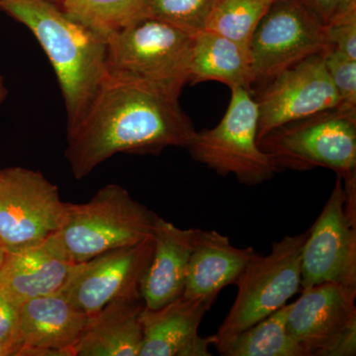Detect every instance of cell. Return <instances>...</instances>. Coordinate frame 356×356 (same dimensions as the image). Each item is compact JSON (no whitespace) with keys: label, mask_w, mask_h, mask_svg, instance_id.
<instances>
[{"label":"cell","mask_w":356,"mask_h":356,"mask_svg":"<svg viewBox=\"0 0 356 356\" xmlns=\"http://www.w3.org/2000/svg\"><path fill=\"white\" fill-rule=\"evenodd\" d=\"M178 98L145 79L109 72L83 117L67 129L65 156L74 178L119 153L187 149L196 130Z\"/></svg>","instance_id":"cell-1"},{"label":"cell","mask_w":356,"mask_h":356,"mask_svg":"<svg viewBox=\"0 0 356 356\" xmlns=\"http://www.w3.org/2000/svg\"><path fill=\"white\" fill-rule=\"evenodd\" d=\"M0 9L25 25L48 56L64 97L67 129L72 127L108 74L107 40L48 0H4Z\"/></svg>","instance_id":"cell-2"},{"label":"cell","mask_w":356,"mask_h":356,"mask_svg":"<svg viewBox=\"0 0 356 356\" xmlns=\"http://www.w3.org/2000/svg\"><path fill=\"white\" fill-rule=\"evenodd\" d=\"M158 215L124 187L108 184L86 203L65 202L62 225L47 240L70 264L153 238Z\"/></svg>","instance_id":"cell-3"},{"label":"cell","mask_w":356,"mask_h":356,"mask_svg":"<svg viewBox=\"0 0 356 356\" xmlns=\"http://www.w3.org/2000/svg\"><path fill=\"white\" fill-rule=\"evenodd\" d=\"M259 147L276 172L325 168L355 177L356 109L337 107L290 122L266 134Z\"/></svg>","instance_id":"cell-4"},{"label":"cell","mask_w":356,"mask_h":356,"mask_svg":"<svg viewBox=\"0 0 356 356\" xmlns=\"http://www.w3.org/2000/svg\"><path fill=\"white\" fill-rule=\"evenodd\" d=\"M308 231L273 243L270 252L250 259L236 281L238 294L214 336V344L245 331L286 305L301 287L302 250Z\"/></svg>","instance_id":"cell-5"},{"label":"cell","mask_w":356,"mask_h":356,"mask_svg":"<svg viewBox=\"0 0 356 356\" xmlns=\"http://www.w3.org/2000/svg\"><path fill=\"white\" fill-rule=\"evenodd\" d=\"M228 109L216 127L196 131L187 147L192 158L222 175L255 186L271 179L276 170L259 147V107L250 89H231Z\"/></svg>","instance_id":"cell-6"},{"label":"cell","mask_w":356,"mask_h":356,"mask_svg":"<svg viewBox=\"0 0 356 356\" xmlns=\"http://www.w3.org/2000/svg\"><path fill=\"white\" fill-rule=\"evenodd\" d=\"M193 35L143 17L107 39L109 72L139 77L179 96L189 83Z\"/></svg>","instance_id":"cell-7"},{"label":"cell","mask_w":356,"mask_h":356,"mask_svg":"<svg viewBox=\"0 0 356 356\" xmlns=\"http://www.w3.org/2000/svg\"><path fill=\"white\" fill-rule=\"evenodd\" d=\"M324 282L356 288V177L337 175L302 250L300 290Z\"/></svg>","instance_id":"cell-8"},{"label":"cell","mask_w":356,"mask_h":356,"mask_svg":"<svg viewBox=\"0 0 356 356\" xmlns=\"http://www.w3.org/2000/svg\"><path fill=\"white\" fill-rule=\"evenodd\" d=\"M65 211L58 187L43 173L20 166L0 172V243L7 254L46 242Z\"/></svg>","instance_id":"cell-9"},{"label":"cell","mask_w":356,"mask_h":356,"mask_svg":"<svg viewBox=\"0 0 356 356\" xmlns=\"http://www.w3.org/2000/svg\"><path fill=\"white\" fill-rule=\"evenodd\" d=\"M291 303L287 331L307 356L356 355V288L324 282Z\"/></svg>","instance_id":"cell-10"},{"label":"cell","mask_w":356,"mask_h":356,"mask_svg":"<svg viewBox=\"0 0 356 356\" xmlns=\"http://www.w3.org/2000/svg\"><path fill=\"white\" fill-rule=\"evenodd\" d=\"M325 24L300 0H274L250 44L254 83L327 48Z\"/></svg>","instance_id":"cell-11"},{"label":"cell","mask_w":356,"mask_h":356,"mask_svg":"<svg viewBox=\"0 0 356 356\" xmlns=\"http://www.w3.org/2000/svg\"><path fill=\"white\" fill-rule=\"evenodd\" d=\"M323 51L261 83L259 95L254 96L259 107V143L280 126L339 107L341 99L325 69Z\"/></svg>","instance_id":"cell-12"},{"label":"cell","mask_w":356,"mask_h":356,"mask_svg":"<svg viewBox=\"0 0 356 356\" xmlns=\"http://www.w3.org/2000/svg\"><path fill=\"white\" fill-rule=\"evenodd\" d=\"M153 250L154 240L151 238L74 264L60 292L89 320L114 300L142 298L140 285Z\"/></svg>","instance_id":"cell-13"},{"label":"cell","mask_w":356,"mask_h":356,"mask_svg":"<svg viewBox=\"0 0 356 356\" xmlns=\"http://www.w3.org/2000/svg\"><path fill=\"white\" fill-rule=\"evenodd\" d=\"M89 318L63 293L31 299L20 306L21 355L72 356Z\"/></svg>","instance_id":"cell-14"},{"label":"cell","mask_w":356,"mask_h":356,"mask_svg":"<svg viewBox=\"0 0 356 356\" xmlns=\"http://www.w3.org/2000/svg\"><path fill=\"white\" fill-rule=\"evenodd\" d=\"M211 304L184 295L170 303L142 312L144 341L140 356H210L214 336L202 337L199 327Z\"/></svg>","instance_id":"cell-15"},{"label":"cell","mask_w":356,"mask_h":356,"mask_svg":"<svg viewBox=\"0 0 356 356\" xmlns=\"http://www.w3.org/2000/svg\"><path fill=\"white\" fill-rule=\"evenodd\" d=\"M196 232L197 229L178 228L163 218L156 217L153 255L140 285L146 308L156 310L184 294Z\"/></svg>","instance_id":"cell-16"},{"label":"cell","mask_w":356,"mask_h":356,"mask_svg":"<svg viewBox=\"0 0 356 356\" xmlns=\"http://www.w3.org/2000/svg\"><path fill=\"white\" fill-rule=\"evenodd\" d=\"M257 252L252 247H235L228 236L214 229H197L182 295L213 305L225 287L236 284Z\"/></svg>","instance_id":"cell-17"},{"label":"cell","mask_w":356,"mask_h":356,"mask_svg":"<svg viewBox=\"0 0 356 356\" xmlns=\"http://www.w3.org/2000/svg\"><path fill=\"white\" fill-rule=\"evenodd\" d=\"M74 266L47 241L38 247L7 254L0 266V293L21 306L29 300L60 292Z\"/></svg>","instance_id":"cell-18"},{"label":"cell","mask_w":356,"mask_h":356,"mask_svg":"<svg viewBox=\"0 0 356 356\" xmlns=\"http://www.w3.org/2000/svg\"><path fill=\"white\" fill-rule=\"evenodd\" d=\"M142 298L114 300L89 320L72 356H140L144 341Z\"/></svg>","instance_id":"cell-19"},{"label":"cell","mask_w":356,"mask_h":356,"mask_svg":"<svg viewBox=\"0 0 356 356\" xmlns=\"http://www.w3.org/2000/svg\"><path fill=\"white\" fill-rule=\"evenodd\" d=\"M215 81L229 88L254 84L250 50L217 33L203 30L193 35L189 83Z\"/></svg>","instance_id":"cell-20"},{"label":"cell","mask_w":356,"mask_h":356,"mask_svg":"<svg viewBox=\"0 0 356 356\" xmlns=\"http://www.w3.org/2000/svg\"><path fill=\"white\" fill-rule=\"evenodd\" d=\"M286 304L257 324L215 346L224 356H307L287 331Z\"/></svg>","instance_id":"cell-21"},{"label":"cell","mask_w":356,"mask_h":356,"mask_svg":"<svg viewBox=\"0 0 356 356\" xmlns=\"http://www.w3.org/2000/svg\"><path fill=\"white\" fill-rule=\"evenodd\" d=\"M147 0H62L60 8L76 22L108 39L145 17Z\"/></svg>","instance_id":"cell-22"},{"label":"cell","mask_w":356,"mask_h":356,"mask_svg":"<svg viewBox=\"0 0 356 356\" xmlns=\"http://www.w3.org/2000/svg\"><path fill=\"white\" fill-rule=\"evenodd\" d=\"M274 0H216L205 30L217 33L250 50L259 21Z\"/></svg>","instance_id":"cell-23"},{"label":"cell","mask_w":356,"mask_h":356,"mask_svg":"<svg viewBox=\"0 0 356 356\" xmlns=\"http://www.w3.org/2000/svg\"><path fill=\"white\" fill-rule=\"evenodd\" d=\"M216 0H147L145 17L156 18L194 35L205 30Z\"/></svg>","instance_id":"cell-24"},{"label":"cell","mask_w":356,"mask_h":356,"mask_svg":"<svg viewBox=\"0 0 356 356\" xmlns=\"http://www.w3.org/2000/svg\"><path fill=\"white\" fill-rule=\"evenodd\" d=\"M327 74L341 99L339 107L356 109V60L327 46L323 51Z\"/></svg>","instance_id":"cell-25"},{"label":"cell","mask_w":356,"mask_h":356,"mask_svg":"<svg viewBox=\"0 0 356 356\" xmlns=\"http://www.w3.org/2000/svg\"><path fill=\"white\" fill-rule=\"evenodd\" d=\"M325 37L327 46L356 60V13L332 17L325 25Z\"/></svg>","instance_id":"cell-26"},{"label":"cell","mask_w":356,"mask_h":356,"mask_svg":"<svg viewBox=\"0 0 356 356\" xmlns=\"http://www.w3.org/2000/svg\"><path fill=\"white\" fill-rule=\"evenodd\" d=\"M20 306L15 305L0 293V339L21 350Z\"/></svg>","instance_id":"cell-27"},{"label":"cell","mask_w":356,"mask_h":356,"mask_svg":"<svg viewBox=\"0 0 356 356\" xmlns=\"http://www.w3.org/2000/svg\"><path fill=\"white\" fill-rule=\"evenodd\" d=\"M312 13L327 24L336 13L337 0H300Z\"/></svg>","instance_id":"cell-28"},{"label":"cell","mask_w":356,"mask_h":356,"mask_svg":"<svg viewBox=\"0 0 356 356\" xmlns=\"http://www.w3.org/2000/svg\"><path fill=\"white\" fill-rule=\"evenodd\" d=\"M356 13V0H337L334 16H343Z\"/></svg>","instance_id":"cell-29"},{"label":"cell","mask_w":356,"mask_h":356,"mask_svg":"<svg viewBox=\"0 0 356 356\" xmlns=\"http://www.w3.org/2000/svg\"><path fill=\"white\" fill-rule=\"evenodd\" d=\"M18 355L17 348L0 339V356Z\"/></svg>","instance_id":"cell-30"},{"label":"cell","mask_w":356,"mask_h":356,"mask_svg":"<svg viewBox=\"0 0 356 356\" xmlns=\"http://www.w3.org/2000/svg\"><path fill=\"white\" fill-rule=\"evenodd\" d=\"M7 93H8V90H7L3 77L0 76V105H1L2 102H3L4 99H6Z\"/></svg>","instance_id":"cell-31"},{"label":"cell","mask_w":356,"mask_h":356,"mask_svg":"<svg viewBox=\"0 0 356 356\" xmlns=\"http://www.w3.org/2000/svg\"><path fill=\"white\" fill-rule=\"evenodd\" d=\"M7 252L4 250V248H2L1 243H0V266H2L4 261L6 259Z\"/></svg>","instance_id":"cell-32"},{"label":"cell","mask_w":356,"mask_h":356,"mask_svg":"<svg viewBox=\"0 0 356 356\" xmlns=\"http://www.w3.org/2000/svg\"><path fill=\"white\" fill-rule=\"evenodd\" d=\"M48 1L53 2V3L58 4V6L62 3V0H48Z\"/></svg>","instance_id":"cell-33"},{"label":"cell","mask_w":356,"mask_h":356,"mask_svg":"<svg viewBox=\"0 0 356 356\" xmlns=\"http://www.w3.org/2000/svg\"><path fill=\"white\" fill-rule=\"evenodd\" d=\"M2 1H4V0H0V3H1Z\"/></svg>","instance_id":"cell-34"},{"label":"cell","mask_w":356,"mask_h":356,"mask_svg":"<svg viewBox=\"0 0 356 356\" xmlns=\"http://www.w3.org/2000/svg\"><path fill=\"white\" fill-rule=\"evenodd\" d=\"M0 172H1V170H0Z\"/></svg>","instance_id":"cell-35"}]
</instances>
